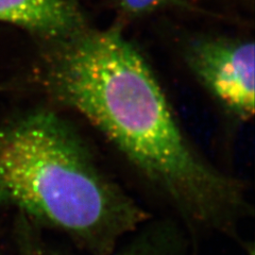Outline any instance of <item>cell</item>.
Wrapping results in <instances>:
<instances>
[{"instance_id":"6da1fadb","label":"cell","mask_w":255,"mask_h":255,"mask_svg":"<svg viewBox=\"0 0 255 255\" xmlns=\"http://www.w3.org/2000/svg\"><path fill=\"white\" fill-rule=\"evenodd\" d=\"M45 84L106 135L191 230L236 236L243 187L204 162L175 121L152 70L119 28L50 41Z\"/></svg>"},{"instance_id":"7a4b0ae2","label":"cell","mask_w":255,"mask_h":255,"mask_svg":"<svg viewBox=\"0 0 255 255\" xmlns=\"http://www.w3.org/2000/svg\"><path fill=\"white\" fill-rule=\"evenodd\" d=\"M0 206L58 231L89 255L113 252L151 219L68 123L47 110L0 128Z\"/></svg>"},{"instance_id":"3957f363","label":"cell","mask_w":255,"mask_h":255,"mask_svg":"<svg viewBox=\"0 0 255 255\" xmlns=\"http://www.w3.org/2000/svg\"><path fill=\"white\" fill-rule=\"evenodd\" d=\"M254 52L252 41L221 37L197 39L186 51L198 79L244 121L254 115Z\"/></svg>"},{"instance_id":"277c9868","label":"cell","mask_w":255,"mask_h":255,"mask_svg":"<svg viewBox=\"0 0 255 255\" xmlns=\"http://www.w3.org/2000/svg\"><path fill=\"white\" fill-rule=\"evenodd\" d=\"M0 21L25 28L47 41L87 27L79 0H0Z\"/></svg>"},{"instance_id":"5b68a950","label":"cell","mask_w":255,"mask_h":255,"mask_svg":"<svg viewBox=\"0 0 255 255\" xmlns=\"http://www.w3.org/2000/svg\"><path fill=\"white\" fill-rule=\"evenodd\" d=\"M179 238L178 232L171 228L155 225L150 219L107 255H184ZM32 247L30 255H77L43 244Z\"/></svg>"},{"instance_id":"8992f818","label":"cell","mask_w":255,"mask_h":255,"mask_svg":"<svg viewBox=\"0 0 255 255\" xmlns=\"http://www.w3.org/2000/svg\"><path fill=\"white\" fill-rule=\"evenodd\" d=\"M170 0H119L122 9L131 15H142L163 6Z\"/></svg>"}]
</instances>
